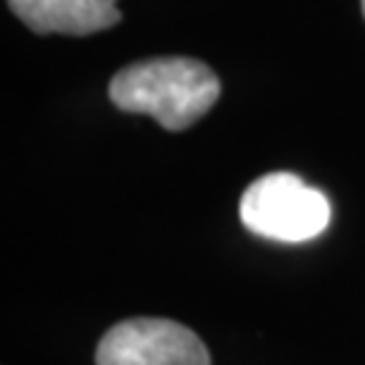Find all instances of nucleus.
I'll use <instances>...</instances> for the list:
<instances>
[{
    "mask_svg": "<svg viewBox=\"0 0 365 365\" xmlns=\"http://www.w3.org/2000/svg\"><path fill=\"white\" fill-rule=\"evenodd\" d=\"M222 84L206 63L192 57H155L122 68L108 84L119 111L149 114L165 130H187L217 103Z\"/></svg>",
    "mask_w": 365,
    "mask_h": 365,
    "instance_id": "f257e3e1",
    "label": "nucleus"
},
{
    "mask_svg": "<svg viewBox=\"0 0 365 365\" xmlns=\"http://www.w3.org/2000/svg\"><path fill=\"white\" fill-rule=\"evenodd\" d=\"M9 6L33 33L92 36L122 19L117 0H9Z\"/></svg>",
    "mask_w": 365,
    "mask_h": 365,
    "instance_id": "20e7f679",
    "label": "nucleus"
},
{
    "mask_svg": "<svg viewBox=\"0 0 365 365\" xmlns=\"http://www.w3.org/2000/svg\"><path fill=\"white\" fill-rule=\"evenodd\" d=\"M333 209L319 190L295 173H265L247 187L241 197V222L255 235L300 244L325 233Z\"/></svg>",
    "mask_w": 365,
    "mask_h": 365,
    "instance_id": "f03ea898",
    "label": "nucleus"
},
{
    "mask_svg": "<svg viewBox=\"0 0 365 365\" xmlns=\"http://www.w3.org/2000/svg\"><path fill=\"white\" fill-rule=\"evenodd\" d=\"M363 14H365V0H363Z\"/></svg>",
    "mask_w": 365,
    "mask_h": 365,
    "instance_id": "39448f33",
    "label": "nucleus"
},
{
    "mask_svg": "<svg viewBox=\"0 0 365 365\" xmlns=\"http://www.w3.org/2000/svg\"><path fill=\"white\" fill-rule=\"evenodd\" d=\"M95 365H211V354L187 325L135 317L108 327L95 349Z\"/></svg>",
    "mask_w": 365,
    "mask_h": 365,
    "instance_id": "7ed1b4c3",
    "label": "nucleus"
}]
</instances>
